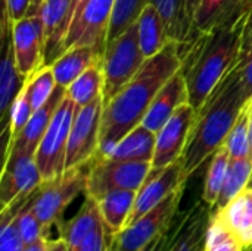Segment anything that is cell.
I'll return each instance as SVG.
<instances>
[{"instance_id": "d590c367", "label": "cell", "mask_w": 252, "mask_h": 251, "mask_svg": "<svg viewBox=\"0 0 252 251\" xmlns=\"http://www.w3.org/2000/svg\"><path fill=\"white\" fill-rule=\"evenodd\" d=\"M35 191L18 209L16 216H15V223L18 226V231H19L25 246H31V244L37 243L38 240L44 238L41 223H40V220H38V217L32 209V197H34Z\"/></svg>"}, {"instance_id": "8d00e7d4", "label": "cell", "mask_w": 252, "mask_h": 251, "mask_svg": "<svg viewBox=\"0 0 252 251\" xmlns=\"http://www.w3.org/2000/svg\"><path fill=\"white\" fill-rule=\"evenodd\" d=\"M31 9V0H3V15L0 30L6 31L21 18L27 16ZM0 31V33H1Z\"/></svg>"}, {"instance_id": "8992f818", "label": "cell", "mask_w": 252, "mask_h": 251, "mask_svg": "<svg viewBox=\"0 0 252 251\" xmlns=\"http://www.w3.org/2000/svg\"><path fill=\"white\" fill-rule=\"evenodd\" d=\"M75 112V104L65 95L34 155L43 182L53 180L65 172L68 139Z\"/></svg>"}, {"instance_id": "f35d334b", "label": "cell", "mask_w": 252, "mask_h": 251, "mask_svg": "<svg viewBox=\"0 0 252 251\" xmlns=\"http://www.w3.org/2000/svg\"><path fill=\"white\" fill-rule=\"evenodd\" d=\"M239 67V75L242 87L247 93V96L252 99V47H245L241 59L238 62Z\"/></svg>"}, {"instance_id": "836d02e7", "label": "cell", "mask_w": 252, "mask_h": 251, "mask_svg": "<svg viewBox=\"0 0 252 251\" xmlns=\"http://www.w3.org/2000/svg\"><path fill=\"white\" fill-rule=\"evenodd\" d=\"M151 1L152 0H117L108 28L106 43L118 37L131 24H134L139 19L143 7Z\"/></svg>"}, {"instance_id": "74e56055", "label": "cell", "mask_w": 252, "mask_h": 251, "mask_svg": "<svg viewBox=\"0 0 252 251\" xmlns=\"http://www.w3.org/2000/svg\"><path fill=\"white\" fill-rule=\"evenodd\" d=\"M112 232L106 228V225L103 223L102 226H99L94 232H92L86 241L77 249L75 251H106L108 244L112 238Z\"/></svg>"}, {"instance_id": "3957f363", "label": "cell", "mask_w": 252, "mask_h": 251, "mask_svg": "<svg viewBox=\"0 0 252 251\" xmlns=\"http://www.w3.org/2000/svg\"><path fill=\"white\" fill-rule=\"evenodd\" d=\"M250 101L242 87L236 64L198 111L196 121L182 155L186 180L224 143L235 121Z\"/></svg>"}, {"instance_id": "1f68e13d", "label": "cell", "mask_w": 252, "mask_h": 251, "mask_svg": "<svg viewBox=\"0 0 252 251\" xmlns=\"http://www.w3.org/2000/svg\"><path fill=\"white\" fill-rule=\"evenodd\" d=\"M252 99L245 105L241 115L235 121L232 130L229 132L224 145L230 154L232 160L250 158V117H251Z\"/></svg>"}, {"instance_id": "7a4b0ae2", "label": "cell", "mask_w": 252, "mask_h": 251, "mask_svg": "<svg viewBox=\"0 0 252 251\" xmlns=\"http://www.w3.org/2000/svg\"><path fill=\"white\" fill-rule=\"evenodd\" d=\"M245 21L213 33L196 34L188 46L180 47L189 102L196 111L239 62L245 49Z\"/></svg>"}, {"instance_id": "4dcf8cb0", "label": "cell", "mask_w": 252, "mask_h": 251, "mask_svg": "<svg viewBox=\"0 0 252 251\" xmlns=\"http://www.w3.org/2000/svg\"><path fill=\"white\" fill-rule=\"evenodd\" d=\"M204 251H245V247L235 232L223 222L219 213L213 212Z\"/></svg>"}, {"instance_id": "ffe728a7", "label": "cell", "mask_w": 252, "mask_h": 251, "mask_svg": "<svg viewBox=\"0 0 252 251\" xmlns=\"http://www.w3.org/2000/svg\"><path fill=\"white\" fill-rule=\"evenodd\" d=\"M198 0H152L164 22L171 41L180 47L188 46L195 37L193 15Z\"/></svg>"}, {"instance_id": "e575fe53", "label": "cell", "mask_w": 252, "mask_h": 251, "mask_svg": "<svg viewBox=\"0 0 252 251\" xmlns=\"http://www.w3.org/2000/svg\"><path fill=\"white\" fill-rule=\"evenodd\" d=\"M56 86L58 83H56V78L50 65L40 68L28 78V93H30V101H31V107L34 111L41 108L49 101Z\"/></svg>"}, {"instance_id": "83f0119b", "label": "cell", "mask_w": 252, "mask_h": 251, "mask_svg": "<svg viewBox=\"0 0 252 251\" xmlns=\"http://www.w3.org/2000/svg\"><path fill=\"white\" fill-rule=\"evenodd\" d=\"M103 92V71L102 61L87 68L75 81H72L65 95L75 104L77 109L86 107L96 98L102 96Z\"/></svg>"}, {"instance_id": "4fadbf2b", "label": "cell", "mask_w": 252, "mask_h": 251, "mask_svg": "<svg viewBox=\"0 0 252 251\" xmlns=\"http://www.w3.org/2000/svg\"><path fill=\"white\" fill-rule=\"evenodd\" d=\"M115 1L117 0H89L80 16L69 27L65 50L71 46H94L105 50Z\"/></svg>"}, {"instance_id": "ba28073f", "label": "cell", "mask_w": 252, "mask_h": 251, "mask_svg": "<svg viewBox=\"0 0 252 251\" xmlns=\"http://www.w3.org/2000/svg\"><path fill=\"white\" fill-rule=\"evenodd\" d=\"M183 189L185 188H179L139 220L128 225L121 232L114 234L106 251H139L155 237L167 231L177 217Z\"/></svg>"}, {"instance_id": "8fae6325", "label": "cell", "mask_w": 252, "mask_h": 251, "mask_svg": "<svg viewBox=\"0 0 252 251\" xmlns=\"http://www.w3.org/2000/svg\"><path fill=\"white\" fill-rule=\"evenodd\" d=\"M16 68L28 80L44 67V30L41 15H27L10 25Z\"/></svg>"}, {"instance_id": "9c48e42d", "label": "cell", "mask_w": 252, "mask_h": 251, "mask_svg": "<svg viewBox=\"0 0 252 251\" xmlns=\"http://www.w3.org/2000/svg\"><path fill=\"white\" fill-rule=\"evenodd\" d=\"M102 112L103 95L77 109L68 139L65 170L87 166L99 154Z\"/></svg>"}, {"instance_id": "681fc988", "label": "cell", "mask_w": 252, "mask_h": 251, "mask_svg": "<svg viewBox=\"0 0 252 251\" xmlns=\"http://www.w3.org/2000/svg\"><path fill=\"white\" fill-rule=\"evenodd\" d=\"M250 185H251V186H252V179H251V182H250Z\"/></svg>"}, {"instance_id": "ee69618b", "label": "cell", "mask_w": 252, "mask_h": 251, "mask_svg": "<svg viewBox=\"0 0 252 251\" xmlns=\"http://www.w3.org/2000/svg\"><path fill=\"white\" fill-rule=\"evenodd\" d=\"M44 249H46V238H41L31 246H25L22 251H44Z\"/></svg>"}, {"instance_id": "ac0fdd59", "label": "cell", "mask_w": 252, "mask_h": 251, "mask_svg": "<svg viewBox=\"0 0 252 251\" xmlns=\"http://www.w3.org/2000/svg\"><path fill=\"white\" fill-rule=\"evenodd\" d=\"M65 87L62 86H56L55 92L52 93V96L49 98V101L38 108L37 111L32 112L30 121L27 123L25 129L21 132V135L9 145L4 148V157L10 155V154H25V155H31L34 157L37 152V148L44 136V133L47 132V127L59 107V104L62 102L63 96H65Z\"/></svg>"}, {"instance_id": "7402d4cb", "label": "cell", "mask_w": 252, "mask_h": 251, "mask_svg": "<svg viewBox=\"0 0 252 251\" xmlns=\"http://www.w3.org/2000/svg\"><path fill=\"white\" fill-rule=\"evenodd\" d=\"M103 50L94 46H71L50 67L58 86L68 87L87 68L102 61Z\"/></svg>"}, {"instance_id": "7bdbcfd3", "label": "cell", "mask_w": 252, "mask_h": 251, "mask_svg": "<svg viewBox=\"0 0 252 251\" xmlns=\"http://www.w3.org/2000/svg\"><path fill=\"white\" fill-rule=\"evenodd\" d=\"M252 40V7L245 21V46Z\"/></svg>"}, {"instance_id": "d4e9b609", "label": "cell", "mask_w": 252, "mask_h": 251, "mask_svg": "<svg viewBox=\"0 0 252 251\" xmlns=\"http://www.w3.org/2000/svg\"><path fill=\"white\" fill-rule=\"evenodd\" d=\"M157 133L146 129L142 123L130 130L106 155L111 160L123 161H151L154 158Z\"/></svg>"}, {"instance_id": "f6af8a7d", "label": "cell", "mask_w": 252, "mask_h": 251, "mask_svg": "<svg viewBox=\"0 0 252 251\" xmlns=\"http://www.w3.org/2000/svg\"><path fill=\"white\" fill-rule=\"evenodd\" d=\"M46 0H31V9L28 15H40V10L43 7Z\"/></svg>"}, {"instance_id": "52a82bcc", "label": "cell", "mask_w": 252, "mask_h": 251, "mask_svg": "<svg viewBox=\"0 0 252 251\" xmlns=\"http://www.w3.org/2000/svg\"><path fill=\"white\" fill-rule=\"evenodd\" d=\"M151 170V161H123L96 155L89 164L86 195L97 200L115 189L139 191Z\"/></svg>"}, {"instance_id": "bcb514c9", "label": "cell", "mask_w": 252, "mask_h": 251, "mask_svg": "<svg viewBox=\"0 0 252 251\" xmlns=\"http://www.w3.org/2000/svg\"><path fill=\"white\" fill-rule=\"evenodd\" d=\"M250 146H251V151H250V158L252 160V107H251V117H250Z\"/></svg>"}, {"instance_id": "5b68a950", "label": "cell", "mask_w": 252, "mask_h": 251, "mask_svg": "<svg viewBox=\"0 0 252 251\" xmlns=\"http://www.w3.org/2000/svg\"><path fill=\"white\" fill-rule=\"evenodd\" d=\"M146 58L140 49L137 21L105 44L102 56L103 104L112 99L142 68Z\"/></svg>"}, {"instance_id": "277c9868", "label": "cell", "mask_w": 252, "mask_h": 251, "mask_svg": "<svg viewBox=\"0 0 252 251\" xmlns=\"http://www.w3.org/2000/svg\"><path fill=\"white\" fill-rule=\"evenodd\" d=\"M89 178V164L65 170L59 178L41 182L32 197V209L41 223L43 237L50 238V231L58 226L59 232L63 225L62 215L66 207L80 195H86Z\"/></svg>"}, {"instance_id": "7dc6e473", "label": "cell", "mask_w": 252, "mask_h": 251, "mask_svg": "<svg viewBox=\"0 0 252 251\" xmlns=\"http://www.w3.org/2000/svg\"><path fill=\"white\" fill-rule=\"evenodd\" d=\"M245 47H252V40L248 43V44H247V46H245Z\"/></svg>"}, {"instance_id": "d6986e66", "label": "cell", "mask_w": 252, "mask_h": 251, "mask_svg": "<svg viewBox=\"0 0 252 251\" xmlns=\"http://www.w3.org/2000/svg\"><path fill=\"white\" fill-rule=\"evenodd\" d=\"M185 102H189V92L185 75L180 70L161 87L143 117L142 124L154 133L159 132L176 109Z\"/></svg>"}, {"instance_id": "b9f144b4", "label": "cell", "mask_w": 252, "mask_h": 251, "mask_svg": "<svg viewBox=\"0 0 252 251\" xmlns=\"http://www.w3.org/2000/svg\"><path fill=\"white\" fill-rule=\"evenodd\" d=\"M89 3V0H74L72 1V12H71V24L80 16V13L83 12L84 6ZM71 27V25H69Z\"/></svg>"}, {"instance_id": "d6a6232c", "label": "cell", "mask_w": 252, "mask_h": 251, "mask_svg": "<svg viewBox=\"0 0 252 251\" xmlns=\"http://www.w3.org/2000/svg\"><path fill=\"white\" fill-rule=\"evenodd\" d=\"M34 109L31 107V101H30V93H28V80H25V83L22 84L18 96L13 101V105L10 108V117H9V124L6 132L1 135L3 138L7 136L6 141V146H9L19 135L21 132L25 129L27 123L30 121L31 115H32Z\"/></svg>"}, {"instance_id": "30bf717a", "label": "cell", "mask_w": 252, "mask_h": 251, "mask_svg": "<svg viewBox=\"0 0 252 251\" xmlns=\"http://www.w3.org/2000/svg\"><path fill=\"white\" fill-rule=\"evenodd\" d=\"M198 111L190 105V102L182 104L170 120L157 132L155 151L152 158L154 169H162L171 163L182 158L192 127L196 121Z\"/></svg>"}, {"instance_id": "2e32d148", "label": "cell", "mask_w": 252, "mask_h": 251, "mask_svg": "<svg viewBox=\"0 0 252 251\" xmlns=\"http://www.w3.org/2000/svg\"><path fill=\"white\" fill-rule=\"evenodd\" d=\"M252 7V0H198L193 15L196 34L213 33L247 19Z\"/></svg>"}, {"instance_id": "5bb4252c", "label": "cell", "mask_w": 252, "mask_h": 251, "mask_svg": "<svg viewBox=\"0 0 252 251\" xmlns=\"http://www.w3.org/2000/svg\"><path fill=\"white\" fill-rule=\"evenodd\" d=\"M186 182L188 180L183 176L182 158L162 169L152 167L145 183L137 191L136 201H134L131 215L128 217L127 226L139 220L142 216H145L148 212L157 207L161 201H164L174 191H177L179 188H185Z\"/></svg>"}, {"instance_id": "f546056e", "label": "cell", "mask_w": 252, "mask_h": 251, "mask_svg": "<svg viewBox=\"0 0 252 251\" xmlns=\"http://www.w3.org/2000/svg\"><path fill=\"white\" fill-rule=\"evenodd\" d=\"M252 179V160L251 158H239L230 160V166L226 175V180L223 189L220 192L219 201L213 210L223 209L230 200H233L241 191H244Z\"/></svg>"}, {"instance_id": "60d3db41", "label": "cell", "mask_w": 252, "mask_h": 251, "mask_svg": "<svg viewBox=\"0 0 252 251\" xmlns=\"http://www.w3.org/2000/svg\"><path fill=\"white\" fill-rule=\"evenodd\" d=\"M44 251H68V244L61 235H58L56 238H46Z\"/></svg>"}, {"instance_id": "9a60e30c", "label": "cell", "mask_w": 252, "mask_h": 251, "mask_svg": "<svg viewBox=\"0 0 252 251\" xmlns=\"http://www.w3.org/2000/svg\"><path fill=\"white\" fill-rule=\"evenodd\" d=\"M213 209L204 201L174 219L162 251H204Z\"/></svg>"}, {"instance_id": "f1b7e54d", "label": "cell", "mask_w": 252, "mask_h": 251, "mask_svg": "<svg viewBox=\"0 0 252 251\" xmlns=\"http://www.w3.org/2000/svg\"><path fill=\"white\" fill-rule=\"evenodd\" d=\"M230 160H232L230 154L224 143L213 154V160L210 163V167L205 176L204 191H202V201L211 209H214L219 201V197L223 189L226 175L230 166Z\"/></svg>"}, {"instance_id": "4316f807", "label": "cell", "mask_w": 252, "mask_h": 251, "mask_svg": "<svg viewBox=\"0 0 252 251\" xmlns=\"http://www.w3.org/2000/svg\"><path fill=\"white\" fill-rule=\"evenodd\" d=\"M136 195L137 191L115 189L97 198L103 223L112 234H118L127 226L136 201Z\"/></svg>"}, {"instance_id": "484cf974", "label": "cell", "mask_w": 252, "mask_h": 251, "mask_svg": "<svg viewBox=\"0 0 252 251\" xmlns=\"http://www.w3.org/2000/svg\"><path fill=\"white\" fill-rule=\"evenodd\" d=\"M137 30L140 49L146 59L159 53L171 41L165 31L161 15L152 1L143 7L137 19Z\"/></svg>"}, {"instance_id": "603a6c76", "label": "cell", "mask_w": 252, "mask_h": 251, "mask_svg": "<svg viewBox=\"0 0 252 251\" xmlns=\"http://www.w3.org/2000/svg\"><path fill=\"white\" fill-rule=\"evenodd\" d=\"M102 225L103 219L99 210L97 200L86 195L81 209L71 220L63 222L59 235L66 241L68 251H75L92 232H94Z\"/></svg>"}, {"instance_id": "ab89813d", "label": "cell", "mask_w": 252, "mask_h": 251, "mask_svg": "<svg viewBox=\"0 0 252 251\" xmlns=\"http://www.w3.org/2000/svg\"><path fill=\"white\" fill-rule=\"evenodd\" d=\"M168 231H170V228L167 229V231H164L162 234H159L158 237H155L148 246H145L143 249H140L139 251H162L164 250V247H165V244H167V240H168Z\"/></svg>"}, {"instance_id": "e0dca14e", "label": "cell", "mask_w": 252, "mask_h": 251, "mask_svg": "<svg viewBox=\"0 0 252 251\" xmlns=\"http://www.w3.org/2000/svg\"><path fill=\"white\" fill-rule=\"evenodd\" d=\"M72 1L74 0H46L40 10L44 30V67L52 65L65 52Z\"/></svg>"}, {"instance_id": "6da1fadb", "label": "cell", "mask_w": 252, "mask_h": 251, "mask_svg": "<svg viewBox=\"0 0 252 251\" xmlns=\"http://www.w3.org/2000/svg\"><path fill=\"white\" fill-rule=\"evenodd\" d=\"M182 67L180 46L170 41L159 53L148 58L136 75L112 99L103 104L97 155L109 154L130 130L142 123L161 87Z\"/></svg>"}, {"instance_id": "7c38bea8", "label": "cell", "mask_w": 252, "mask_h": 251, "mask_svg": "<svg viewBox=\"0 0 252 251\" xmlns=\"http://www.w3.org/2000/svg\"><path fill=\"white\" fill-rule=\"evenodd\" d=\"M43 179L35 158L25 154H10L4 157L0 179V206L7 209L18 200L30 197Z\"/></svg>"}, {"instance_id": "c3c4849f", "label": "cell", "mask_w": 252, "mask_h": 251, "mask_svg": "<svg viewBox=\"0 0 252 251\" xmlns=\"http://www.w3.org/2000/svg\"><path fill=\"white\" fill-rule=\"evenodd\" d=\"M245 251H252V247H250V249H245Z\"/></svg>"}, {"instance_id": "cb8c5ba5", "label": "cell", "mask_w": 252, "mask_h": 251, "mask_svg": "<svg viewBox=\"0 0 252 251\" xmlns=\"http://www.w3.org/2000/svg\"><path fill=\"white\" fill-rule=\"evenodd\" d=\"M235 232L245 249L252 247V186L248 185L223 209L213 210Z\"/></svg>"}, {"instance_id": "44dd1931", "label": "cell", "mask_w": 252, "mask_h": 251, "mask_svg": "<svg viewBox=\"0 0 252 251\" xmlns=\"http://www.w3.org/2000/svg\"><path fill=\"white\" fill-rule=\"evenodd\" d=\"M1 64H0V120L3 124V132H6L10 117V108L13 105L15 98L18 96L22 84L25 83L16 68L15 50L12 43V31L10 28L6 33H1Z\"/></svg>"}]
</instances>
